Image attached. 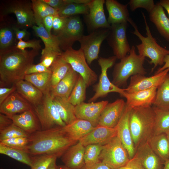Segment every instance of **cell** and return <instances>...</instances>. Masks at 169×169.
I'll use <instances>...</instances> for the list:
<instances>
[{"instance_id": "cell-20", "label": "cell", "mask_w": 169, "mask_h": 169, "mask_svg": "<svg viewBox=\"0 0 169 169\" xmlns=\"http://www.w3.org/2000/svg\"><path fill=\"white\" fill-rule=\"evenodd\" d=\"M117 136L115 127L110 128L97 125L79 141L84 146L90 144H106Z\"/></svg>"}, {"instance_id": "cell-53", "label": "cell", "mask_w": 169, "mask_h": 169, "mask_svg": "<svg viewBox=\"0 0 169 169\" xmlns=\"http://www.w3.org/2000/svg\"><path fill=\"white\" fill-rule=\"evenodd\" d=\"M52 7L59 10L68 3V0H42Z\"/></svg>"}, {"instance_id": "cell-26", "label": "cell", "mask_w": 169, "mask_h": 169, "mask_svg": "<svg viewBox=\"0 0 169 169\" xmlns=\"http://www.w3.org/2000/svg\"><path fill=\"white\" fill-rule=\"evenodd\" d=\"M79 74L71 67L66 75L54 88L50 90L53 98L56 96L68 99L78 80Z\"/></svg>"}, {"instance_id": "cell-18", "label": "cell", "mask_w": 169, "mask_h": 169, "mask_svg": "<svg viewBox=\"0 0 169 169\" xmlns=\"http://www.w3.org/2000/svg\"><path fill=\"white\" fill-rule=\"evenodd\" d=\"M126 102L122 99H118L108 103L100 116L98 125L114 128L117 125L124 112Z\"/></svg>"}, {"instance_id": "cell-58", "label": "cell", "mask_w": 169, "mask_h": 169, "mask_svg": "<svg viewBox=\"0 0 169 169\" xmlns=\"http://www.w3.org/2000/svg\"><path fill=\"white\" fill-rule=\"evenodd\" d=\"M167 69H169V54L167 55L164 58V64L162 67L159 68L155 73H159Z\"/></svg>"}, {"instance_id": "cell-44", "label": "cell", "mask_w": 169, "mask_h": 169, "mask_svg": "<svg viewBox=\"0 0 169 169\" xmlns=\"http://www.w3.org/2000/svg\"><path fill=\"white\" fill-rule=\"evenodd\" d=\"M15 33L13 29L3 27L0 30V50L13 46L15 39Z\"/></svg>"}, {"instance_id": "cell-16", "label": "cell", "mask_w": 169, "mask_h": 169, "mask_svg": "<svg viewBox=\"0 0 169 169\" xmlns=\"http://www.w3.org/2000/svg\"><path fill=\"white\" fill-rule=\"evenodd\" d=\"M131 108L126 105L122 115L115 127L117 136L126 150L130 159L134 156L136 152L129 125V115Z\"/></svg>"}, {"instance_id": "cell-21", "label": "cell", "mask_w": 169, "mask_h": 169, "mask_svg": "<svg viewBox=\"0 0 169 169\" xmlns=\"http://www.w3.org/2000/svg\"><path fill=\"white\" fill-rule=\"evenodd\" d=\"M157 88L132 93L125 91L123 97L126 99V105L132 108L151 106L154 101Z\"/></svg>"}, {"instance_id": "cell-45", "label": "cell", "mask_w": 169, "mask_h": 169, "mask_svg": "<svg viewBox=\"0 0 169 169\" xmlns=\"http://www.w3.org/2000/svg\"><path fill=\"white\" fill-rule=\"evenodd\" d=\"M0 143L27 152L29 139L28 137H18L1 141Z\"/></svg>"}, {"instance_id": "cell-34", "label": "cell", "mask_w": 169, "mask_h": 169, "mask_svg": "<svg viewBox=\"0 0 169 169\" xmlns=\"http://www.w3.org/2000/svg\"><path fill=\"white\" fill-rule=\"evenodd\" d=\"M155 113L153 134H169V109H162L152 106Z\"/></svg>"}, {"instance_id": "cell-62", "label": "cell", "mask_w": 169, "mask_h": 169, "mask_svg": "<svg viewBox=\"0 0 169 169\" xmlns=\"http://www.w3.org/2000/svg\"><path fill=\"white\" fill-rule=\"evenodd\" d=\"M60 169H71L65 166H59Z\"/></svg>"}, {"instance_id": "cell-9", "label": "cell", "mask_w": 169, "mask_h": 169, "mask_svg": "<svg viewBox=\"0 0 169 169\" xmlns=\"http://www.w3.org/2000/svg\"><path fill=\"white\" fill-rule=\"evenodd\" d=\"M72 68L83 78L87 87L94 84L97 80L98 76L88 65L82 50L72 48L63 52L60 56Z\"/></svg>"}, {"instance_id": "cell-35", "label": "cell", "mask_w": 169, "mask_h": 169, "mask_svg": "<svg viewBox=\"0 0 169 169\" xmlns=\"http://www.w3.org/2000/svg\"><path fill=\"white\" fill-rule=\"evenodd\" d=\"M153 106L162 109H169V74L157 87Z\"/></svg>"}, {"instance_id": "cell-52", "label": "cell", "mask_w": 169, "mask_h": 169, "mask_svg": "<svg viewBox=\"0 0 169 169\" xmlns=\"http://www.w3.org/2000/svg\"><path fill=\"white\" fill-rule=\"evenodd\" d=\"M16 91V87L15 85H13L10 87H0V104Z\"/></svg>"}, {"instance_id": "cell-40", "label": "cell", "mask_w": 169, "mask_h": 169, "mask_svg": "<svg viewBox=\"0 0 169 169\" xmlns=\"http://www.w3.org/2000/svg\"><path fill=\"white\" fill-rule=\"evenodd\" d=\"M89 12V8L87 4L69 3L58 10V15L60 16L69 18L79 14L86 15L88 14Z\"/></svg>"}, {"instance_id": "cell-7", "label": "cell", "mask_w": 169, "mask_h": 169, "mask_svg": "<svg viewBox=\"0 0 169 169\" xmlns=\"http://www.w3.org/2000/svg\"><path fill=\"white\" fill-rule=\"evenodd\" d=\"M117 59L115 56L99 59L98 62L101 68V73L98 82L93 86L95 93L89 100V102H95L98 98L105 97L111 92L118 93L123 96L125 93V89L119 88L114 85L110 80L107 74L108 69L113 66Z\"/></svg>"}, {"instance_id": "cell-55", "label": "cell", "mask_w": 169, "mask_h": 169, "mask_svg": "<svg viewBox=\"0 0 169 169\" xmlns=\"http://www.w3.org/2000/svg\"><path fill=\"white\" fill-rule=\"evenodd\" d=\"M54 16L50 15L44 18L43 23L47 31L49 33H51V30L52 28L53 19Z\"/></svg>"}, {"instance_id": "cell-22", "label": "cell", "mask_w": 169, "mask_h": 169, "mask_svg": "<svg viewBox=\"0 0 169 169\" xmlns=\"http://www.w3.org/2000/svg\"><path fill=\"white\" fill-rule=\"evenodd\" d=\"M135 155L144 169H163L164 162L153 151L147 141L137 147Z\"/></svg>"}, {"instance_id": "cell-30", "label": "cell", "mask_w": 169, "mask_h": 169, "mask_svg": "<svg viewBox=\"0 0 169 169\" xmlns=\"http://www.w3.org/2000/svg\"><path fill=\"white\" fill-rule=\"evenodd\" d=\"M147 141L152 150L163 162L169 159V144L166 134H152Z\"/></svg>"}, {"instance_id": "cell-39", "label": "cell", "mask_w": 169, "mask_h": 169, "mask_svg": "<svg viewBox=\"0 0 169 169\" xmlns=\"http://www.w3.org/2000/svg\"><path fill=\"white\" fill-rule=\"evenodd\" d=\"M87 87L84 79L79 75L77 82L68 99V101L74 106L84 102L86 99Z\"/></svg>"}, {"instance_id": "cell-6", "label": "cell", "mask_w": 169, "mask_h": 169, "mask_svg": "<svg viewBox=\"0 0 169 169\" xmlns=\"http://www.w3.org/2000/svg\"><path fill=\"white\" fill-rule=\"evenodd\" d=\"M33 108L40 123L42 130L56 126L63 127L66 125L60 118L50 91L44 94L41 102L33 106Z\"/></svg>"}, {"instance_id": "cell-14", "label": "cell", "mask_w": 169, "mask_h": 169, "mask_svg": "<svg viewBox=\"0 0 169 169\" xmlns=\"http://www.w3.org/2000/svg\"><path fill=\"white\" fill-rule=\"evenodd\" d=\"M169 69H167L151 76L137 74L130 78V83L125 91L132 93L148 90L153 87H157L160 85L168 73Z\"/></svg>"}, {"instance_id": "cell-15", "label": "cell", "mask_w": 169, "mask_h": 169, "mask_svg": "<svg viewBox=\"0 0 169 169\" xmlns=\"http://www.w3.org/2000/svg\"><path fill=\"white\" fill-rule=\"evenodd\" d=\"M108 103L107 100L88 103L83 102L76 105L74 111L76 118L88 121L96 127L102 111Z\"/></svg>"}, {"instance_id": "cell-50", "label": "cell", "mask_w": 169, "mask_h": 169, "mask_svg": "<svg viewBox=\"0 0 169 169\" xmlns=\"http://www.w3.org/2000/svg\"><path fill=\"white\" fill-rule=\"evenodd\" d=\"M68 18L59 16H54L53 19L52 28L57 33L61 31L65 26Z\"/></svg>"}, {"instance_id": "cell-32", "label": "cell", "mask_w": 169, "mask_h": 169, "mask_svg": "<svg viewBox=\"0 0 169 169\" xmlns=\"http://www.w3.org/2000/svg\"><path fill=\"white\" fill-rule=\"evenodd\" d=\"M36 23L38 26L34 25L32 27V28L36 35L43 42L45 48L62 53L63 52L60 47L59 42L57 36L48 33L44 27L43 22H37Z\"/></svg>"}, {"instance_id": "cell-25", "label": "cell", "mask_w": 169, "mask_h": 169, "mask_svg": "<svg viewBox=\"0 0 169 169\" xmlns=\"http://www.w3.org/2000/svg\"><path fill=\"white\" fill-rule=\"evenodd\" d=\"M105 3L109 14L107 21L110 24L128 22L131 18L128 3L123 4L115 0H106Z\"/></svg>"}, {"instance_id": "cell-8", "label": "cell", "mask_w": 169, "mask_h": 169, "mask_svg": "<svg viewBox=\"0 0 169 169\" xmlns=\"http://www.w3.org/2000/svg\"><path fill=\"white\" fill-rule=\"evenodd\" d=\"M127 151L117 136L103 146L100 161L111 169H118L125 165L130 160Z\"/></svg>"}, {"instance_id": "cell-48", "label": "cell", "mask_w": 169, "mask_h": 169, "mask_svg": "<svg viewBox=\"0 0 169 169\" xmlns=\"http://www.w3.org/2000/svg\"><path fill=\"white\" fill-rule=\"evenodd\" d=\"M40 42V40H33L25 41L21 40L18 41L16 47L22 51L25 50L27 48H32L33 49L39 50L41 49Z\"/></svg>"}, {"instance_id": "cell-12", "label": "cell", "mask_w": 169, "mask_h": 169, "mask_svg": "<svg viewBox=\"0 0 169 169\" xmlns=\"http://www.w3.org/2000/svg\"><path fill=\"white\" fill-rule=\"evenodd\" d=\"M83 32V25L79 16L68 18L65 26L56 35L61 50L65 51L72 48L74 42L84 35Z\"/></svg>"}, {"instance_id": "cell-41", "label": "cell", "mask_w": 169, "mask_h": 169, "mask_svg": "<svg viewBox=\"0 0 169 169\" xmlns=\"http://www.w3.org/2000/svg\"><path fill=\"white\" fill-rule=\"evenodd\" d=\"M103 146L90 144L85 146L84 160L85 166H91L100 161L99 157Z\"/></svg>"}, {"instance_id": "cell-54", "label": "cell", "mask_w": 169, "mask_h": 169, "mask_svg": "<svg viewBox=\"0 0 169 169\" xmlns=\"http://www.w3.org/2000/svg\"><path fill=\"white\" fill-rule=\"evenodd\" d=\"M13 123L12 120L8 116L0 114V131L8 127Z\"/></svg>"}, {"instance_id": "cell-4", "label": "cell", "mask_w": 169, "mask_h": 169, "mask_svg": "<svg viewBox=\"0 0 169 169\" xmlns=\"http://www.w3.org/2000/svg\"><path fill=\"white\" fill-rule=\"evenodd\" d=\"M141 13L145 23L146 37L142 35L139 32L136 25L131 18H130L128 22L134 29L132 33L138 37L141 41V44L136 45L138 54L145 57H147L151 59L149 64H154L151 69L152 72L157 66L164 64V58L169 54V50L161 47L157 43L156 38L151 34L145 14L142 12Z\"/></svg>"}, {"instance_id": "cell-38", "label": "cell", "mask_w": 169, "mask_h": 169, "mask_svg": "<svg viewBox=\"0 0 169 169\" xmlns=\"http://www.w3.org/2000/svg\"><path fill=\"white\" fill-rule=\"evenodd\" d=\"M0 153L7 155L30 167L31 166V156L25 151L13 148L0 143Z\"/></svg>"}, {"instance_id": "cell-2", "label": "cell", "mask_w": 169, "mask_h": 169, "mask_svg": "<svg viewBox=\"0 0 169 169\" xmlns=\"http://www.w3.org/2000/svg\"><path fill=\"white\" fill-rule=\"evenodd\" d=\"M28 138L27 152L31 156L48 154L60 157L78 142L71 140L60 126L37 131L29 134Z\"/></svg>"}, {"instance_id": "cell-33", "label": "cell", "mask_w": 169, "mask_h": 169, "mask_svg": "<svg viewBox=\"0 0 169 169\" xmlns=\"http://www.w3.org/2000/svg\"><path fill=\"white\" fill-rule=\"evenodd\" d=\"M71 67L69 64L60 57H58L53 63L50 68L51 71V89L54 88L66 75Z\"/></svg>"}, {"instance_id": "cell-47", "label": "cell", "mask_w": 169, "mask_h": 169, "mask_svg": "<svg viewBox=\"0 0 169 169\" xmlns=\"http://www.w3.org/2000/svg\"><path fill=\"white\" fill-rule=\"evenodd\" d=\"M128 4L132 12L141 8L146 9L149 13L153 9L156 5L153 0H130Z\"/></svg>"}, {"instance_id": "cell-36", "label": "cell", "mask_w": 169, "mask_h": 169, "mask_svg": "<svg viewBox=\"0 0 169 169\" xmlns=\"http://www.w3.org/2000/svg\"><path fill=\"white\" fill-rule=\"evenodd\" d=\"M51 73L43 72L26 74L24 80L31 83L44 94L51 90Z\"/></svg>"}, {"instance_id": "cell-43", "label": "cell", "mask_w": 169, "mask_h": 169, "mask_svg": "<svg viewBox=\"0 0 169 169\" xmlns=\"http://www.w3.org/2000/svg\"><path fill=\"white\" fill-rule=\"evenodd\" d=\"M28 134L13 123L0 131V141L18 137H28Z\"/></svg>"}, {"instance_id": "cell-17", "label": "cell", "mask_w": 169, "mask_h": 169, "mask_svg": "<svg viewBox=\"0 0 169 169\" xmlns=\"http://www.w3.org/2000/svg\"><path fill=\"white\" fill-rule=\"evenodd\" d=\"M104 0H91L87 4L89 8L86 15L89 27L94 30L99 28H110L111 25L107 19L104 9Z\"/></svg>"}, {"instance_id": "cell-27", "label": "cell", "mask_w": 169, "mask_h": 169, "mask_svg": "<svg viewBox=\"0 0 169 169\" xmlns=\"http://www.w3.org/2000/svg\"><path fill=\"white\" fill-rule=\"evenodd\" d=\"M16 91L33 106L42 101L43 93L30 82L22 80L15 84Z\"/></svg>"}, {"instance_id": "cell-1", "label": "cell", "mask_w": 169, "mask_h": 169, "mask_svg": "<svg viewBox=\"0 0 169 169\" xmlns=\"http://www.w3.org/2000/svg\"><path fill=\"white\" fill-rule=\"evenodd\" d=\"M38 54L39 50L22 51L16 46L0 50V87L24 80L25 71Z\"/></svg>"}, {"instance_id": "cell-31", "label": "cell", "mask_w": 169, "mask_h": 169, "mask_svg": "<svg viewBox=\"0 0 169 169\" xmlns=\"http://www.w3.org/2000/svg\"><path fill=\"white\" fill-rule=\"evenodd\" d=\"M53 101L61 118L66 125L77 119L75 113V106L68 101V98L56 96L53 98Z\"/></svg>"}, {"instance_id": "cell-28", "label": "cell", "mask_w": 169, "mask_h": 169, "mask_svg": "<svg viewBox=\"0 0 169 169\" xmlns=\"http://www.w3.org/2000/svg\"><path fill=\"white\" fill-rule=\"evenodd\" d=\"M149 13L150 20L155 25L160 35L169 42V19L163 8L158 3Z\"/></svg>"}, {"instance_id": "cell-13", "label": "cell", "mask_w": 169, "mask_h": 169, "mask_svg": "<svg viewBox=\"0 0 169 169\" xmlns=\"http://www.w3.org/2000/svg\"><path fill=\"white\" fill-rule=\"evenodd\" d=\"M5 10L6 13H13L15 14L18 24L22 27H32L36 23L31 2L12 0L9 2Z\"/></svg>"}, {"instance_id": "cell-23", "label": "cell", "mask_w": 169, "mask_h": 169, "mask_svg": "<svg viewBox=\"0 0 169 169\" xmlns=\"http://www.w3.org/2000/svg\"><path fill=\"white\" fill-rule=\"evenodd\" d=\"M85 146L79 141L69 147L62 156L64 166L71 169H81L85 166Z\"/></svg>"}, {"instance_id": "cell-19", "label": "cell", "mask_w": 169, "mask_h": 169, "mask_svg": "<svg viewBox=\"0 0 169 169\" xmlns=\"http://www.w3.org/2000/svg\"><path fill=\"white\" fill-rule=\"evenodd\" d=\"M33 109V106L16 91L0 104V112L9 117Z\"/></svg>"}, {"instance_id": "cell-24", "label": "cell", "mask_w": 169, "mask_h": 169, "mask_svg": "<svg viewBox=\"0 0 169 169\" xmlns=\"http://www.w3.org/2000/svg\"><path fill=\"white\" fill-rule=\"evenodd\" d=\"M9 117L14 124L29 134L40 130V123L33 109Z\"/></svg>"}, {"instance_id": "cell-61", "label": "cell", "mask_w": 169, "mask_h": 169, "mask_svg": "<svg viewBox=\"0 0 169 169\" xmlns=\"http://www.w3.org/2000/svg\"><path fill=\"white\" fill-rule=\"evenodd\" d=\"M163 169H169V159L164 162Z\"/></svg>"}, {"instance_id": "cell-56", "label": "cell", "mask_w": 169, "mask_h": 169, "mask_svg": "<svg viewBox=\"0 0 169 169\" xmlns=\"http://www.w3.org/2000/svg\"><path fill=\"white\" fill-rule=\"evenodd\" d=\"M81 169H111L103 163L100 161L94 165L89 167L85 166Z\"/></svg>"}, {"instance_id": "cell-49", "label": "cell", "mask_w": 169, "mask_h": 169, "mask_svg": "<svg viewBox=\"0 0 169 169\" xmlns=\"http://www.w3.org/2000/svg\"><path fill=\"white\" fill-rule=\"evenodd\" d=\"M43 72L51 73V71L50 68H47L40 62L36 64H33L30 65L25 71V74H30Z\"/></svg>"}, {"instance_id": "cell-11", "label": "cell", "mask_w": 169, "mask_h": 169, "mask_svg": "<svg viewBox=\"0 0 169 169\" xmlns=\"http://www.w3.org/2000/svg\"><path fill=\"white\" fill-rule=\"evenodd\" d=\"M110 29H96L88 35H84L79 40L80 44V49L82 50L88 64H90L99 58L101 45L107 38Z\"/></svg>"}, {"instance_id": "cell-63", "label": "cell", "mask_w": 169, "mask_h": 169, "mask_svg": "<svg viewBox=\"0 0 169 169\" xmlns=\"http://www.w3.org/2000/svg\"><path fill=\"white\" fill-rule=\"evenodd\" d=\"M167 137H168V141H169V134H167Z\"/></svg>"}, {"instance_id": "cell-37", "label": "cell", "mask_w": 169, "mask_h": 169, "mask_svg": "<svg viewBox=\"0 0 169 169\" xmlns=\"http://www.w3.org/2000/svg\"><path fill=\"white\" fill-rule=\"evenodd\" d=\"M31 3L35 23L43 22L45 17L50 15H58V10L49 6L42 0H32Z\"/></svg>"}, {"instance_id": "cell-60", "label": "cell", "mask_w": 169, "mask_h": 169, "mask_svg": "<svg viewBox=\"0 0 169 169\" xmlns=\"http://www.w3.org/2000/svg\"><path fill=\"white\" fill-rule=\"evenodd\" d=\"M56 162L51 164L47 169H60L59 166L57 165Z\"/></svg>"}, {"instance_id": "cell-57", "label": "cell", "mask_w": 169, "mask_h": 169, "mask_svg": "<svg viewBox=\"0 0 169 169\" xmlns=\"http://www.w3.org/2000/svg\"><path fill=\"white\" fill-rule=\"evenodd\" d=\"M13 29L14 31L16 38L18 40H22L27 34L26 31L23 29L20 30L17 28H13Z\"/></svg>"}, {"instance_id": "cell-5", "label": "cell", "mask_w": 169, "mask_h": 169, "mask_svg": "<svg viewBox=\"0 0 169 169\" xmlns=\"http://www.w3.org/2000/svg\"><path fill=\"white\" fill-rule=\"evenodd\" d=\"M129 54L114 66L111 82L119 88L126 86L128 79L132 76L145 75L147 73L143 66L145 57L136 54L134 46H131Z\"/></svg>"}, {"instance_id": "cell-46", "label": "cell", "mask_w": 169, "mask_h": 169, "mask_svg": "<svg viewBox=\"0 0 169 169\" xmlns=\"http://www.w3.org/2000/svg\"><path fill=\"white\" fill-rule=\"evenodd\" d=\"M62 53L44 48L42 50L40 63L47 68L49 69L54 61L60 56Z\"/></svg>"}, {"instance_id": "cell-51", "label": "cell", "mask_w": 169, "mask_h": 169, "mask_svg": "<svg viewBox=\"0 0 169 169\" xmlns=\"http://www.w3.org/2000/svg\"><path fill=\"white\" fill-rule=\"evenodd\" d=\"M118 169H144L139 159L135 154L124 166Z\"/></svg>"}, {"instance_id": "cell-10", "label": "cell", "mask_w": 169, "mask_h": 169, "mask_svg": "<svg viewBox=\"0 0 169 169\" xmlns=\"http://www.w3.org/2000/svg\"><path fill=\"white\" fill-rule=\"evenodd\" d=\"M128 22L111 25L106 38L117 59H120L129 53L131 47L126 35Z\"/></svg>"}, {"instance_id": "cell-42", "label": "cell", "mask_w": 169, "mask_h": 169, "mask_svg": "<svg viewBox=\"0 0 169 169\" xmlns=\"http://www.w3.org/2000/svg\"><path fill=\"white\" fill-rule=\"evenodd\" d=\"M58 157L53 155L44 154L31 156V169H47Z\"/></svg>"}, {"instance_id": "cell-29", "label": "cell", "mask_w": 169, "mask_h": 169, "mask_svg": "<svg viewBox=\"0 0 169 169\" xmlns=\"http://www.w3.org/2000/svg\"><path fill=\"white\" fill-rule=\"evenodd\" d=\"M87 120L77 119L69 124L62 127L67 136L72 140L79 141L95 127Z\"/></svg>"}, {"instance_id": "cell-59", "label": "cell", "mask_w": 169, "mask_h": 169, "mask_svg": "<svg viewBox=\"0 0 169 169\" xmlns=\"http://www.w3.org/2000/svg\"><path fill=\"white\" fill-rule=\"evenodd\" d=\"M159 3L166 10L169 16V0H161Z\"/></svg>"}, {"instance_id": "cell-3", "label": "cell", "mask_w": 169, "mask_h": 169, "mask_svg": "<svg viewBox=\"0 0 169 169\" xmlns=\"http://www.w3.org/2000/svg\"><path fill=\"white\" fill-rule=\"evenodd\" d=\"M155 117L152 106L135 107L131 109L129 125L136 150L140 145L147 141L152 135Z\"/></svg>"}]
</instances>
